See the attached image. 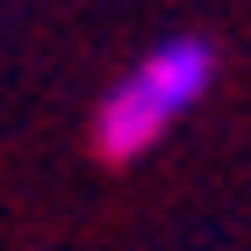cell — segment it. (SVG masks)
Masks as SVG:
<instances>
[{
  "label": "cell",
  "mask_w": 251,
  "mask_h": 251,
  "mask_svg": "<svg viewBox=\"0 0 251 251\" xmlns=\"http://www.w3.org/2000/svg\"><path fill=\"white\" fill-rule=\"evenodd\" d=\"M208 86H215V43L208 36H165V43H151V50L100 94V108H94V151L108 158V165L144 158L151 144H165V136L208 100Z\"/></svg>",
  "instance_id": "6da1fadb"
}]
</instances>
